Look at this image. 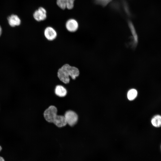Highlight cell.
Instances as JSON below:
<instances>
[{
  "label": "cell",
  "mask_w": 161,
  "mask_h": 161,
  "mask_svg": "<svg viewBox=\"0 0 161 161\" xmlns=\"http://www.w3.org/2000/svg\"><path fill=\"white\" fill-rule=\"evenodd\" d=\"M53 123L59 127L64 126L67 124L64 116L61 115H57Z\"/></svg>",
  "instance_id": "ba28073f"
},
{
  "label": "cell",
  "mask_w": 161,
  "mask_h": 161,
  "mask_svg": "<svg viewBox=\"0 0 161 161\" xmlns=\"http://www.w3.org/2000/svg\"><path fill=\"white\" fill-rule=\"evenodd\" d=\"M152 125L156 128L161 127V116L156 114L153 117L151 120Z\"/></svg>",
  "instance_id": "30bf717a"
},
{
  "label": "cell",
  "mask_w": 161,
  "mask_h": 161,
  "mask_svg": "<svg viewBox=\"0 0 161 161\" xmlns=\"http://www.w3.org/2000/svg\"><path fill=\"white\" fill-rule=\"evenodd\" d=\"M56 4L57 6L62 10H64L66 8V0H56Z\"/></svg>",
  "instance_id": "4fadbf2b"
},
{
  "label": "cell",
  "mask_w": 161,
  "mask_h": 161,
  "mask_svg": "<svg viewBox=\"0 0 161 161\" xmlns=\"http://www.w3.org/2000/svg\"><path fill=\"white\" fill-rule=\"evenodd\" d=\"M1 149H2V148L1 147V146H0V151H1ZM0 161H4V159L2 157L0 156Z\"/></svg>",
  "instance_id": "2e32d148"
},
{
  "label": "cell",
  "mask_w": 161,
  "mask_h": 161,
  "mask_svg": "<svg viewBox=\"0 0 161 161\" xmlns=\"http://www.w3.org/2000/svg\"><path fill=\"white\" fill-rule=\"evenodd\" d=\"M113 0H93L97 4L105 7L108 5Z\"/></svg>",
  "instance_id": "5bb4252c"
},
{
  "label": "cell",
  "mask_w": 161,
  "mask_h": 161,
  "mask_svg": "<svg viewBox=\"0 0 161 161\" xmlns=\"http://www.w3.org/2000/svg\"><path fill=\"white\" fill-rule=\"evenodd\" d=\"M137 92L135 89H132L129 91L127 93V97L130 100L134 99L137 97Z\"/></svg>",
  "instance_id": "8fae6325"
},
{
  "label": "cell",
  "mask_w": 161,
  "mask_h": 161,
  "mask_svg": "<svg viewBox=\"0 0 161 161\" xmlns=\"http://www.w3.org/2000/svg\"><path fill=\"white\" fill-rule=\"evenodd\" d=\"M128 24L132 34L134 37V43L136 44L138 42V37L136 34L135 30L133 24L131 21H129V22H128Z\"/></svg>",
  "instance_id": "7c38bea8"
},
{
  "label": "cell",
  "mask_w": 161,
  "mask_h": 161,
  "mask_svg": "<svg viewBox=\"0 0 161 161\" xmlns=\"http://www.w3.org/2000/svg\"><path fill=\"white\" fill-rule=\"evenodd\" d=\"M79 69L77 68L66 64L58 69L57 75L61 81L66 84L70 81L69 77L74 80L79 75Z\"/></svg>",
  "instance_id": "6da1fadb"
},
{
  "label": "cell",
  "mask_w": 161,
  "mask_h": 161,
  "mask_svg": "<svg viewBox=\"0 0 161 161\" xmlns=\"http://www.w3.org/2000/svg\"><path fill=\"white\" fill-rule=\"evenodd\" d=\"M160 148H161V146H160Z\"/></svg>",
  "instance_id": "ac0fdd59"
},
{
  "label": "cell",
  "mask_w": 161,
  "mask_h": 161,
  "mask_svg": "<svg viewBox=\"0 0 161 161\" xmlns=\"http://www.w3.org/2000/svg\"><path fill=\"white\" fill-rule=\"evenodd\" d=\"M65 27L68 31L70 32H74L78 30L79 24L77 21L75 19L70 18L66 21Z\"/></svg>",
  "instance_id": "5b68a950"
},
{
  "label": "cell",
  "mask_w": 161,
  "mask_h": 161,
  "mask_svg": "<svg viewBox=\"0 0 161 161\" xmlns=\"http://www.w3.org/2000/svg\"><path fill=\"white\" fill-rule=\"evenodd\" d=\"M67 124L71 126L75 125L78 120V116L76 113L73 111L68 110L66 111L64 116Z\"/></svg>",
  "instance_id": "277c9868"
},
{
  "label": "cell",
  "mask_w": 161,
  "mask_h": 161,
  "mask_svg": "<svg viewBox=\"0 0 161 161\" xmlns=\"http://www.w3.org/2000/svg\"><path fill=\"white\" fill-rule=\"evenodd\" d=\"M44 34L46 38L50 41L54 40L57 35L55 30L51 26L47 27L45 28L44 31Z\"/></svg>",
  "instance_id": "8992f818"
},
{
  "label": "cell",
  "mask_w": 161,
  "mask_h": 161,
  "mask_svg": "<svg viewBox=\"0 0 161 161\" xmlns=\"http://www.w3.org/2000/svg\"><path fill=\"white\" fill-rule=\"evenodd\" d=\"M66 8L68 10L72 9L74 7L75 0H66Z\"/></svg>",
  "instance_id": "9a60e30c"
},
{
  "label": "cell",
  "mask_w": 161,
  "mask_h": 161,
  "mask_svg": "<svg viewBox=\"0 0 161 161\" xmlns=\"http://www.w3.org/2000/svg\"><path fill=\"white\" fill-rule=\"evenodd\" d=\"M55 94L60 97H64L65 96L67 93L66 89L63 86L58 85L55 88Z\"/></svg>",
  "instance_id": "9c48e42d"
},
{
  "label": "cell",
  "mask_w": 161,
  "mask_h": 161,
  "mask_svg": "<svg viewBox=\"0 0 161 161\" xmlns=\"http://www.w3.org/2000/svg\"><path fill=\"white\" fill-rule=\"evenodd\" d=\"M33 16L34 19L37 21H44L47 18V10L44 7H40L34 12Z\"/></svg>",
  "instance_id": "3957f363"
},
{
  "label": "cell",
  "mask_w": 161,
  "mask_h": 161,
  "mask_svg": "<svg viewBox=\"0 0 161 161\" xmlns=\"http://www.w3.org/2000/svg\"><path fill=\"white\" fill-rule=\"evenodd\" d=\"M57 108L54 106H51L45 110L44 113V117L46 120L50 123H53L57 115Z\"/></svg>",
  "instance_id": "7a4b0ae2"
},
{
  "label": "cell",
  "mask_w": 161,
  "mask_h": 161,
  "mask_svg": "<svg viewBox=\"0 0 161 161\" xmlns=\"http://www.w3.org/2000/svg\"><path fill=\"white\" fill-rule=\"evenodd\" d=\"M9 24L12 27L19 25L21 23V21L19 17L16 15L13 14L7 18Z\"/></svg>",
  "instance_id": "52a82bcc"
},
{
  "label": "cell",
  "mask_w": 161,
  "mask_h": 161,
  "mask_svg": "<svg viewBox=\"0 0 161 161\" xmlns=\"http://www.w3.org/2000/svg\"><path fill=\"white\" fill-rule=\"evenodd\" d=\"M1 33H2V29L1 26H0V36L1 35Z\"/></svg>",
  "instance_id": "e0dca14e"
}]
</instances>
